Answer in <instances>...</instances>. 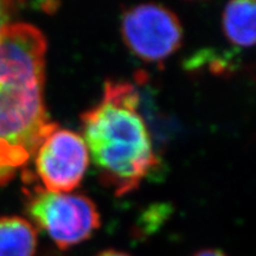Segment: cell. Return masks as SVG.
Wrapping results in <instances>:
<instances>
[{
	"label": "cell",
	"mask_w": 256,
	"mask_h": 256,
	"mask_svg": "<svg viewBox=\"0 0 256 256\" xmlns=\"http://www.w3.org/2000/svg\"><path fill=\"white\" fill-rule=\"evenodd\" d=\"M255 2H232L223 11V31L226 40L238 48H250L255 42Z\"/></svg>",
	"instance_id": "52a82bcc"
},
{
	"label": "cell",
	"mask_w": 256,
	"mask_h": 256,
	"mask_svg": "<svg viewBox=\"0 0 256 256\" xmlns=\"http://www.w3.org/2000/svg\"><path fill=\"white\" fill-rule=\"evenodd\" d=\"M28 214L62 250L88 240L101 226L100 214L90 198L40 186L28 191Z\"/></svg>",
	"instance_id": "3957f363"
},
{
	"label": "cell",
	"mask_w": 256,
	"mask_h": 256,
	"mask_svg": "<svg viewBox=\"0 0 256 256\" xmlns=\"http://www.w3.org/2000/svg\"><path fill=\"white\" fill-rule=\"evenodd\" d=\"M37 230L18 216H0V256H34Z\"/></svg>",
	"instance_id": "8992f818"
},
{
	"label": "cell",
	"mask_w": 256,
	"mask_h": 256,
	"mask_svg": "<svg viewBox=\"0 0 256 256\" xmlns=\"http://www.w3.org/2000/svg\"><path fill=\"white\" fill-rule=\"evenodd\" d=\"M139 104L133 84L107 81L101 100L81 115L89 158L118 197L136 190L159 165Z\"/></svg>",
	"instance_id": "7a4b0ae2"
},
{
	"label": "cell",
	"mask_w": 256,
	"mask_h": 256,
	"mask_svg": "<svg viewBox=\"0 0 256 256\" xmlns=\"http://www.w3.org/2000/svg\"><path fill=\"white\" fill-rule=\"evenodd\" d=\"M32 159L44 190L70 194L81 184L90 158L81 136L57 127L43 140Z\"/></svg>",
	"instance_id": "5b68a950"
},
{
	"label": "cell",
	"mask_w": 256,
	"mask_h": 256,
	"mask_svg": "<svg viewBox=\"0 0 256 256\" xmlns=\"http://www.w3.org/2000/svg\"><path fill=\"white\" fill-rule=\"evenodd\" d=\"M96 256H130V254L124 252H119V250H114V249H108V250H104L101 252H98Z\"/></svg>",
	"instance_id": "30bf717a"
},
{
	"label": "cell",
	"mask_w": 256,
	"mask_h": 256,
	"mask_svg": "<svg viewBox=\"0 0 256 256\" xmlns=\"http://www.w3.org/2000/svg\"><path fill=\"white\" fill-rule=\"evenodd\" d=\"M16 2H0V34L10 25L12 14L16 11Z\"/></svg>",
	"instance_id": "ba28073f"
},
{
	"label": "cell",
	"mask_w": 256,
	"mask_h": 256,
	"mask_svg": "<svg viewBox=\"0 0 256 256\" xmlns=\"http://www.w3.org/2000/svg\"><path fill=\"white\" fill-rule=\"evenodd\" d=\"M124 44L134 56L159 63L182 46L183 28L171 10L159 4H140L128 8L121 19Z\"/></svg>",
	"instance_id": "277c9868"
},
{
	"label": "cell",
	"mask_w": 256,
	"mask_h": 256,
	"mask_svg": "<svg viewBox=\"0 0 256 256\" xmlns=\"http://www.w3.org/2000/svg\"><path fill=\"white\" fill-rule=\"evenodd\" d=\"M191 256H226L223 252L217 250V249H203V250H200L194 252V255Z\"/></svg>",
	"instance_id": "9c48e42d"
},
{
	"label": "cell",
	"mask_w": 256,
	"mask_h": 256,
	"mask_svg": "<svg viewBox=\"0 0 256 256\" xmlns=\"http://www.w3.org/2000/svg\"><path fill=\"white\" fill-rule=\"evenodd\" d=\"M46 40L26 23L0 34V186L14 180L58 124L44 102Z\"/></svg>",
	"instance_id": "6da1fadb"
}]
</instances>
